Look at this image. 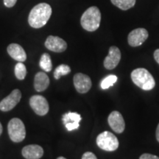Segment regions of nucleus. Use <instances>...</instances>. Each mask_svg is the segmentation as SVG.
<instances>
[{
    "label": "nucleus",
    "mask_w": 159,
    "mask_h": 159,
    "mask_svg": "<svg viewBox=\"0 0 159 159\" xmlns=\"http://www.w3.org/2000/svg\"><path fill=\"white\" fill-rule=\"evenodd\" d=\"M21 98V93L19 89H14L7 97L0 102V110L7 112L15 108Z\"/></svg>",
    "instance_id": "obj_7"
},
{
    "label": "nucleus",
    "mask_w": 159,
    "mask_h": 159,
    "mask_svg": "<svg viewBox=\"0 0 159 159\" xmlns=\"http://www.w3.org/2000/svg\"><path fill=\"white\" fill-rule=\"evenodd\" d=\"M52 15V7L49 4L40 3L30 11L28 17L29 25L35 29L44 26Z\"/></svg>",
    "instance_id": "obj_1"
},
{
    "label": "nucleus",
    "mask_w": 159,
    "mask_h": 159,
    "mask_svg": "<svg viewBox=\"0 0 159 159\" xmlns=\"http://www.w3.org/2000/svg\"><path fill=\"white\" fill-rule=\"evenodd\" d=\"M131 79L134 84L144 91L152 90L156 85L152 75L144 68L134 69L131 73Z\"/></svg>",
    "instance_id": "obj_3"
},
{
    "label": "nucleus",
    "mask_w": 159,
    "mask_h": 159,
    "mask_svg": "<svg viewBox=\"0 0 159 159\" xmlns=\"http://www.w3.org/2000/svg\"><path fill=\"white\" fill-rule=\"evenodd\" d=\"M40 67L43 69V71L49 72L52 69V60L50 55L47 53H43L40 59Z\"/></svg>",
    "instance_id": "obj_18"
},
{
    "label": "nucleus",
    "mask_w": 159,
    "mask_h": 159,
    "mask_svg": "<svg viewBox=\"0 0 159 159\" xmlns=\"http://www.w3.org/2000/svg\"><path fill=\"white\" fill-rule=\"evenodd\" d=\"M148 32L144 28H137L129 33L128 37V43L131 47H139L148 39Z\"/></svg>",
    "instance_id": "obj_8"
},
{
    "label": "nucleus",
    "mask_w": 159,
    "mask_h": 159,
    "mask_svg": "<svg viewBox=\"0 0 159 159\" xmlns=\"http://www.w3.org/2000/svg\"><path fill=\"white\" fill-rule=\"evenodd\" d=\"M49 85V78L44 72H38L34 79V88L39 92L43 91L48 88Z\"/></svg>",
    "instance_id": "obj_16"
},
{
    "label": "nucleus",
    "mask_w": 159,
    "mask_h": 159,
    "mask_svg": "<svg viewBox=\"0 0 159 159\" xmlns=\"http://www.w3.org/2000/svg\"><path fill=\"white\" fill-rule=\"evenodd\" d=\"M121 60V52L118 47L112 46L109 48L108 55L104 60V66L108 70L116 68Z\"/></svg>",
    "instance_id": "obj_10"
},
{
    "label": "nucleus",
    "mask_w": 159,
    "mask_h": 159,
    "mask_svg": "<svg viewBox=\"0 0 159 159\" xmlns=\"http://www.w3.org/2000/svg\"><path fill=\"white\" fill-rule=\"evenodd\" d=\"M101 21V13L95 6L89 7L81 16L80 24L83 28L89 32H94L99 28Z\"/></svg>",
    "instance_id": "obj_2"
},
{
    "label": "nucleus",
    "mask_w": 159,
    "mask_h": 159,
    "mask_svg": "<svg viewBox=\"0 0 159 159\" xmlns=\"http://www.w3.org/2000/svg\"><path fill=\"white\" fill-rule=\"evenodd\" d=\"M30 105L35 114L44 116L49 111V103L47 99L41 95H34L30 99Z\"/></svg>",
    "instance_id": "obj_6"
},
{
    "label": "nucleus",
    "mask_w": 159,
    "mask_h": 159,
    "mask_svg": "<svg viewBox=\"0 0 159 159\" xmlns=\"http://www.w3.org/2000/svg\"><path fill=\"white\" fill-rule=\"evenodd\" d=\"M81 119L80 115L76 112H69L63 115V122L69 131L78 128Z\"/></svg>",
    "instance_id": "obj_13"
},
{
    "label": "nucleus",
    "mask_w": 159,
    "mask_h": 159,
    "mask_svg": "<svg viewBox=\"0 0 159 159\" xmlns=\"http://www.w3.org/2000/svg\"><path fill=\"white\" fill-rule=\"evenodd\" d=\"M82 159H97L95 155L91 152H86L83 155Z\"/></svg>",
    "instance_id": "obj_22"
},
{
    "label": "nucleus",
    "mask_w": 159,
    "mask_h": 159,
    "mask_svg": "<svg viewBox=\"0 0 159 159\" xmlns=\"http://www.w3.org/2000/svg\"><path fill=\"white\" fill-rule=\"evenodd\" d=\"M27 75V69L22 62H19L15 66V75L19 80H24Z\"/></svg>",
    "instance_id": "obj_21"
},
{
    "label": "nucleus",
    "mask_w": 159,
    "mask_h": 159,
    "mask_svg": "<svg viewBox=\"0 0 159 159\" xmlns=\"http://www.w3.org/2000/svg\"><path fill=\"white\" fill-rule=\"evenodd\" d=\"M97 144L103 150L112 152L119 148V141L116 136L108 131H104L97 137Z\"/></svg>",
    "instance_id": "obj_5"
},
{
    "label": "nucleus",
    "mask_w": 159,
    "mask_h": 159,
    "mask_svg": "<svg viewBox=\"0 0 159 159\" xmlns=\"http://www.w3.org/2000/svg\"><path fill=\"white\" fill-rule=\"evenodd\" d=\"M108 122L112 130L117 134H121L125 130V120L122 115L119 111H115L111 112L108 118Z\"/></svg>",
    "instance_id": "obj_11"
},
{
    "label": "nucleus",
    "mask_w": 159,
    "mask_h": 159,
    "mask_svg": "<svg viewBox=\"0 0 159 159\" xmlns=\"http://www.w3.org/2000/svg\"><path fill=\"white\" fill-rule=\"evenodd\" d=\"M7 131L10 139L13 142H21L25 139V126L22 121L19 118L11 119L7 125Z\"/></svg>",
    "instance_id": "obj_4"
},
{
    "label": "nucleus",
    "mask_w": 159,
    "mask_h": 159,
    "mask_svg": "<svg viewBox=\"0 0 159 159\" xmlns=\"http://www.w3.org/2000/svg\"><path fill=\"white\" fill-rule=\"evenodd\" d=\"M7 50L10 56L19 62H24L27 59V55L25 49L19 44L11 43L7 47Z\"/></svg>",
    "instance_id": "obj_15"
},
{
    "label": "nucleus",
    "mask_w": 159,
    "mask_h": 159,
    "mask_svg": "<svg viewBox=\"0 0 159 159\" xmlns=\"http://www.w3.org/2000/svg\"><path fill=\"white\" fill-rule=\"evenodd\" d=\"M21 153L26 159H40L43 156V150L39 145L30 144L25 146Z\"/></svg>",
    "instance_id": "obj_14"
},
{
    "label": "nucleus",
    "mask_w": 159,
    "mask_h": 159,
    "mask_svg": "<svg viewBox=\"0 0 159 159\" xmlns=\"http://www.w3.org/2000/svg\"><path fill=\"white\" fill-rule=\"evenodd\" d=\"M117 81V77L116 75H111L105 77L104 79L102 80V82L100 83L101 89H103V90H105V89H108L110 88L111 86H113L115 83Z\"/></svg>",
    "instance_id": "obj_20"
},
{
    "label": "nucleus",
    "mask_w": 159,
    "mask_h": 159,
    "mask_svg": "<svg viewBox=\"0 0 159 159\" xmlns=\"http://www.w3.org/2000/svg\"><path fill=\"white\" fill-rule=\"evenodd\" d=\"M2 130H3V128H2V125L1 122H0V136H1L2 133Z\"/></svg>",
    "instance_id": "obj_27"
},
{
    "label": "nucleus",
    "mask_w": 159,
    "mask_h": 159,
    "mask_svg": "<svg viewBox=\"0 0 159 159\" xmlns=\"http://www.w3.org/2000/svg\"><path fill=\"white\" fill-rule=\"evenodd\" d=\"M139 159H159V158L158 156H155V155L144 153L140 156Z\"/></svg>",
    "instance_id": "obj_23"
},
{
    "label": "nucleus",
    "mask_w": 159,
    "mask_h": 159,
    "mask_svg": "<svg viewBox=\"0 0 159 159\" xmlns=\"http://www.w3.org/2000/svg\"><path fill=\"white\" fill-rule=\"evenodd\" d=\"M57 159H66V158H65L64 157H62V156H61V157H58V158H57Z\"/></svg>",
    "instance_id": "obj_28"
},
{
    "label": "nucleus",
    "mask_w": 159,
    "mask_h": 159,
    "mask_svg": "<svg viewBox=\"0 0 159 159\" xmlns=\"http://www.w3.org/2000/svg\"><path fill=\"white\" fill-rule=\"evenodd\" d=\"M71 72V68L66 64H61L58 66L54 71V77L56 80L61 78V76L66 75Z\"/></svg>",
    "instance_id": "obj_19"
},
{
    "label": "nucleus",
    "mask_w": 159,
    "mask_h": 159,
    "mask_svg": "<svg viewBox=\"0 0 159 159\" xmlns=\"http://www.w3.org/2000/svg\"><path fill=\"white\" fill-rule=\"evenodd\" d=\"M16 2L17 0H4V4L6 7H12L16 5Z\"/></svg>",
    "instance_id": "obj_24"
},
{
    "label": "nucleus",
    "mask_w": 159,
    "mask_h": 159,
    "mask_svg": "<svg viewBox=\"0 0 159 159\" xmlns=\"http://www.w3.org/2000/svg\"><path fill=\"white\" fill-rule=\"evenodd\" d=\"M45 47L55 52H63L67 48V43L61 38L49 35L45 41Z\"/></svg>",
    "instance_id": "obj_12"
},
{
    "label": "nucleus",
    "mask_w": 159,
    "mask_h": 159,
    "mask_svg": "<svg viewBox=\"0 0 159 159\" xmlns=\"http://www.w3.org/2000/svg\"><path fill=\"white\" fill-rule=\"evenodd\" d=\"M73 81H74L75 89L80 94H85L88 92L92 85L90 77L83 73H77L75 75Z\"/></svg>",
    "instance_id": "obj_9"
},
{
    "label": "nucleus",
    "mask_w": 159,
    "mask_h": 159,
    "mask_svg": "<svg viewBox=\"0 0 159 159\" xmlns=\"http://www.w3.org/2000/svg\"><path fill=\"white\" fill-rule=\"evenodd\" d=\"M156 139H157V140H158V142H159V124L156 129Z\"/></svg>",
    "instance_id": "obj_26"
},
{
    "label": "nucleus",
    "mask_w": 159,
    "mask_h": 159,
    "mask_svg": "<svg viewBox=\"0 0 159 159\" xmlns=\"http://www.w3.org/2000/svg\"><path fill=\"white\" fill-rule=\"evenodd\" d=\"M154 58L156 60V61L159 64V49H156L154 52Z\"/></svg>",
    "instance_id": "obj_25"
},
{
    "label": "nucleus",
    "mask_w": 159,
    "mask_h": 159,
    "mask_svg": "<svg viewBox=\"0 0 159 159\" xmlns=\"http://www.w3.org/2000/svg\"><path fill=\"white\" fill-rule=\"evenodd\" d=\"M111 1L119 9L122 11H127L134 7L136 0H111Z\"/></svg>",
    "instance_id": "obj_17"
}]
</instances>
